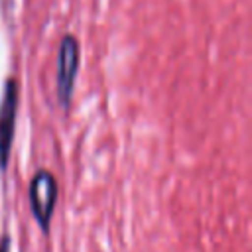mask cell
<instances>
[{"label":"cell","instance_id":"obj_1","mask_svg":"<svg viewBox=\"0 0 252 252\" xmlns=\"http://www.w3.org/2000/svg\"><path fill=\"white\" fill-rule=\"evenodd\" d=\"M57 201V181L51 171L39 169L30 181V207L43 234L49 232L51 215Z\"/></svg>","mask_w":252,"mask_h":252},{"label":"cell","instance_id":"obj_2","mask_svg":"<svg viewBox=\"0 0 252 252\" xmlns=\"http://www.w3.org/2000/svg\"><path fill=\"white\" fill-rule=\"evenodd\" d=\"M79 53H81V47L75 35H65L57 51V100L61 108H67L71 102L75 77L79 71V61H81Z\"/></svg>","mask_w":252,"mask_h":252},{"label":"cell","instance_id":"obj_3","mask_svg":"<svg viewBox=\"0 0 252 252\" xmlns=\"http://www.w3.org/2000/svg\"><path fill=\"white\" fill-rule=\"evenodd\" d=\"M18 83L16 79H8L4 85V94L0 102V169L4 171L8 165L14 128H16V114H18Z\"/></svg>","mask_w":252,"mask_h":252},{"label":"cell","instance_id":"obj_4","mask_svg":"<svg viewBox=\"0 0 252 252\" xmlns=\"http://www.w3.org/2000/svg\"><path fill=\"white\" fill-rule=\"evenodd\" d=\"M0 252H10V236L4 234L0 240Z\"/></svg>","mask_w":252,"mask_h":252}]
</instances>
